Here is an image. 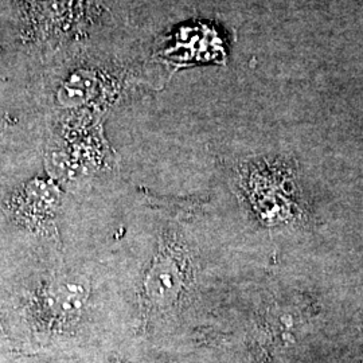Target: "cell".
<instances>
[{"label":"cell","mask_w":363,"mask_h":363,"mask_svg":"<svg viewBox=\"0 0 363 363\" xmlns=\"http://www.w3.org/2000/svg\"><path fill=\"white\" fill-rule=\"evenodd\" d=\"M89 298L86 281L78 276H55L16 298L10 315L28 331H52L76 320Z\"/></svg>","instance_id":"obj_1"},{"label":"cell","mask_w":363,"mask_h":363,"mask_svg":"<svg viewBox=\"0 0 363 363\" xmlns=\"http://www.w3.org/2000/svg\"><path fill=\"white\" fill-rule=\"evenodd\" d=\"M186 280V261L171 241L162 245L144 280V296L154 307H167L181 294Z\"/></svg>","instance_id":"obj_2"}]
</instances>
